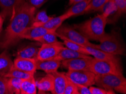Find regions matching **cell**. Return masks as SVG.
Listing matches in <instances>:
<instances>
[{"label": "cell", "instance_id": "obj_22", "mask_svg": "<svg viewBox=\"0 0 126 94\" xmlns=\"http://www.w3.org/2000/svg\"><path fill=\"white\" fill-rule=\"evenodd\" d=\"M20 94H33L37 93L36 82L34 77L22 80L20 86Z\"/></svg>", "mask_w": 126, "mask_h": 94}, {"label": "cell", "instance_id": "obj_18", "mask_svg": "<svg viewBox=\"0 0 126 94\" xmlns=\"http://www.w3.org/2000/svg\"><path fill=\"white\" fill-rule=\"evenodd\" d=\"M56 57L62 61L63 60L76 58H89V57H91V56L64 47L60 51V53Z\"/></svg>", "mask_w": 126, "mask_h": 94}, {"label": "cell", "instance_id": "obj_11", "mask_svg": "<svg viewBox=\"0 0 126 94\" xmlns=\"http://www.w3.org/2000/svg\"><path fill=\"white\" fill-rule=\"evenodd\" d=\"M36 59H26L16 57L14 62V67L17 69L35 74L36 71Z\"/></svg>", "mask_w": 126, "mask_h": 94}, {"label": "cell", "instance_id": "obj_10", "mask_svg": "<svg viewBox=\"0 0 126 94\" xmlns=\"http://www.w3.org/2000/svg\"><path fill=\"white\" fill-rule=\"evenodd\" d=\"M26 0H0V13L4 19H11L16 9Z\"/></svg>", "mask_w": 126, "mask_h": 94}, {"label": "cell", "instance_id": "obj_27", "mask_svg": "<svg viewBox=\"0 0 126 94\" xmlns=\"http://www.w3.org/2000/svg\"><path fill=\"white\" fill-rule=\"evenodd\" d=\"M108 0H91L85 10V13L100 11Z\"/></svg>", "mask_w": 126, "mask_h": 94}, {"label": "cell", "instance_id": "obj_3", "mask_svg": "<svg viewBox=\"0 0 126 94\" xmlns=\"http://www.w3.org/2000/svg\"><path fill=\"white\" fill-rule=\"evenodd\" d=\"M95 85L105 90H111L123 94H126V79L123 74L96 75Z\"/></svg>", "mask_w": 126, "mask_h": 94}, {"label": "cell", "instance_id": "obj_5", "mask_svg": "<svg viewBox=\"0 0 126 94\" xmlns=\"http://www.w3.org/2000/svg\"><path fill=\"white\" fill-rule=\"evenodd\" d=\"M89 70L96 75L123 74V69L119 59L117 60H97L92 57Z\"/></svg>", "mask_w": 126, "mask_h": 94}, {"label": "cell", "instance_id": "obj_20", "mask_svg": "<svg viewBox=\"0 0 126 94\" xmlns=\"http://www.w3.org/2000/svg\"><path fill=\"white\" fill-rule=\"evenodd\" d=\"M90 1L91 0H86L73 4L65 13L69 18L74 16H79L85 14V9Z\"/></svg>", "mask_w": 126, "mask_h": 94}, {"label": "cell", "instance_id": "obj_42", "mask_svg": "<svg viewBox=\"0 0 126 94\" xmlns=\"http://www.w3.org/2000/svg\"><path fill=\"white\" fill-rule=\"evenodd\" d=\"M37 94V93H36V94Z\"/></svg>", "mask_w": 126, "mask_h": 94}, {"label": "cell", "instance_id": "obj_17", "mask_svg": "<svg viewBox=\"0 0 126 94\" xmlns=\"http://www.w3.org/2000/svg\"><path fill=\"white\" fill-rule=\"evenodd\" d=\"M39 48L36 45H28L19 49L16 51V56L26 59H36Z\"/></svg>", "mask_w": 126, "mask_h": 94}, {"label": "cell", "instance_id": "obj_16", "mask_svg": "<svg viewBox=\"0 0 126 94\" xmlns=\"http://www.w3.org/2000/svg\"><path fill=\"white\" fill-rule=\"evenodd\" d=\"M14 66V62L7 50L0 54V77H4Z\"/></svg>", "mask_w": 126, "mask_h": 94}, {"label": "cell", "instance_id": "obj_7", "mask_svg": "<svg viewBox=\"0 0 126 94\" xmlns=\"http://www.w3.org/2000/svg\"><path fill=\"white\" fill-rule=\"evenodd\" d=\"M67 78L76 85L90 87L95 85L96 74L89 70H68Z\"/></svg>", "mask_w": 126, "mask_h": 94}, {"label": "cell", "instance_id": "obj_23", "mask_svg": "<svg viewBox=\"0 0 126 94\" xmlns=\"http://www.w3.org/2000/svg\"><path fill=\"white\" fill-rule=\"evenodd\" d=\"M22 80L7 78V88L9 94H20V86Z\"/></svg>", "mask_w": 126, "mask_h": 94}, {"label": "cell", "instance_id": "obj_36", "mask_svg": "<svg viewBox=\"0 0 126 94\" xmlns=\"http://www.w3.org/2000/svg\"><path fill=\"white\" fill-rule=\"evenodd\" d=\"M5 19L3 18L2 15L0 14V33L2 30V27H3V22H4Z\"/></svg>", "mask_w": 126, "mask_h": 94}, {"label": "cell", "instance_id": "obj_1", "mask_svg": "<svg viewBox=\"0 0 126 94\" xmlns=\"http://www.w3.org/2000/svg\"><path fill=\"white\" fill-rule=\"evenodd\" d=\"M36 10L26 1L16 9L0 41V49H7L19 41L23 32L33 24Z\"/></svg>", "mask_w": 126, "mask_h": 94}, {"label": "cell", "instance_id": "obj_37", "mask_svg": "<svg viewBox=\"0 0 126 94\" xmlns=\"http://www.w3.org/2000/svg\"><path fill=\"white\" fill-rule=\"evenodd\" d=\"M84 1H86V0H69V5H72L76 3Z\"/></svg>", "mask_w": 126, "mask_h": 94}, {"label": "cell", "instance_id": "obj_12", "mask_svg": "<svg viewBox=\"0 0 126 94\" xmlns=\"http://www.w3.org/2000/svg\"><path fill=\"white\" fill-rule=\"evenodd\" d=\"M37 60V59H36ZM61 61L56 57L45 60H36V69L45 72L47 74H51L57 72L60 67Z\"/></svg>", "mask_w": 126, "mask_h": 94}, {"label": "cell", "instance_id": "obj_21", "mask_svg": "<svg viewBox=\"0 0 126 94\" xmlns=\"http://www.w3.org/2000/svg\"><path fill=\"white\" fill-rule=\"evenodd\" d=\"M37 89L40 91L51 92L54 86V77L52 74H47L39 81L36 82Z\"/></svg>", "mask_w": 126, "mask_h": 94}, {"label": "cell", "instance_id": "obj_28", "mask_svg": "<svg viewBox=\"0 0 126 94\" xmlns=\"http://www.w3.org/2000/svg\"><path fill=\"white\" fill-rule=\"evenodd\" d=\"M63 45L65 46L66 48L68 49L71 50L75 51L76 52H79L83 54L89 55V53H88L87 50L85 49L84 46H83L79 44L67 40H63ZM90 56V55H89Z\"/></svg>", "mask_w": 126, "mask_h": 94}, {"label": "cell", "instance_id": "obj_2", "mask_svg": "<svg viewBox=\"0 0 126 94\" xmlns=\"http://www.w3.org/2000/svg\"><path fill=\"white\" fill-rule=\"evenodd\" d=\"M108 19L101 14L80 24L74 25V28L87 40L99 41L105 34Z\"/></svg>", "mask_w": 126, "mask_h": 94}, {"label": "cell", "instance_id": "obj_24", "mask_svg": "<svg viewBox=\"0 0 126 94\" xmlns=\"http://www.w3.org/2000/svg\"><path fill=\"white\" fill-rule=\"evenodd\" d=\"M116 6V11L113 14V17L108 20V23H114L118 20L122 15L126 13V0H115Z\"/></svg>", "mask_w": 126, "mask_h": 94}, {"label": "cell", "instance_id": "obj_41", "mask_svg": "<svg viewBox=\"0 0 126 94\" xmlns=\"http://www.w3.org/2000/svg\"><path fill=\"white\" fill-rule=\"evenodd\" d=\"M75 94H79V92H78V91L77 93H76Z\"/></svg>", "mask_w": 126, "mask_h": 94}, {"label": "cell", "instance_id": "obj_19", "mask_svg": "<svg viewBox=\"0 0 126 94\" xmlns=\"http://www.w3.org/2000/svg\"><path fill=\"white\" fill-rule=\"evenodd\" d=\"M85 48L90 56H94V58L97 60H117L119 59L117 55L110 54L101 50L89 46H85Z\"/></svg>", "mask_w": 126, "mask_h": 94}, {"label": "cell", "instance_id": "obj_4", "mask_svg": "<svg viewBox=\"0 0 126 94\" xmlns=\"http://www.w3.org/2000/svg\"><path fill=\"white\" fill-rule=\"evenodd\" d=\"M100 44L96 45V49L114 55H122L125 53V47L119 34L114 30L110 33H105L99 41Z\"/></svg>", "mask_w": 126, "mask_h": 94}, {"label": "cell", "instance_id": "obj_38", "mask_svg": "<svg viewBox=\"0 0 126 94\" xmlns=\"http://www.w3.org/2000/svg\"><path fill=\"white\" fill-rule=\"evenodd\" d=\"M106 92H107V94H116L115 93H114V91H112L111 90H106Z\"/></svg>", "mask_w": 126, "mask_h": 94}, {"label": "cell", "instance_id": "obj_33", "mask_svg": "<svg viewBox=\"0 0 126 94\" xmlns=\"http://www.w3.org/2000/svg\"><path fill=\"white\" fill-rule=\"evenodd\" d=\"M47 0H27L26 2L36 9L39 8Z\"/></svg>", "mask_w": 126, "mask_h": 94}, {"label": "cell", "instance_id": "obj_32", "mask_svg": "<svg viewBox=\"0 0 126 94\" xmlns=\"http://www.w3.org/2000/svg\"><path fill=\"white\" fill-rule=\"evenodd\" d=\"M7 78L0 77V94H9L7 88Z\"/></svg>", "mask_w": 126, "mask_h": 94}, {"label": "cell", "instance_id": "obj_8", "mask_svg": "<svg viewBox=\"0 0 126 94\" xmlns=\"http://www.w3.org/2000/svg\"><path fill=\"white\" fill-rule=\"evenodd\" d=\"M64 47L63 43L58 41L51 44H41L36 59L38 60H45L54 58Z\"/></svg>", "mask_w": 126, "mask_h": 94}, {"label": "cell", "instance_id": "obj_9", "mask_svg": "<svg viewBox=\"0 0 126 94\" xmlns=\"http://www.w3.org/2000/svg\"><path fill=\"white\" fill-rule=\"evenodd\" d=\"M89 58H76L63 60L61 64L63 68L68 70H89L91 61ZM90 71V70H89Z\"/></svg>", "mask_w": 126, "mask_h": 94}, {"label": "cell", "instance_id": "obj_35", "mask_svg": "<svg viewBox=\"0 0 126 94\" xmlns=\"http://www.w3.org/2000/svg\"><path fill=\"white\" fill-rule=\"evenodd\" d=\"M78 88V91L80 94H92L89 88L87 86L76 85Z\"/></svg>", "mask_w": 126, "mask_h": 94}, {"label": "cell", "instance_id": "obj_39", "mask_svg": "<svg viewBox=\"0 0 126 94\" xmlns=\"http://www.w3.org/2000/svg\"><path fill=\"white\" fill-rule=\"evenodd\" d=\"M37 94H46V92L43 91H40V90H39V91H38Z\"/></svg>", "mask_w": 126, "mask_h": 94}, {"label": "cell", "instance_id": "obj_30", "mask_svg": "<svg viewBox=\"0 0 126 94\" xmlns=\"http://www.w3.org/2000/svg\"><path fill=\"white\" fill-rule=\"evenodd\" d=\"M52 18V17L49 16L47 15V13L45 11H40L36 14V16L34 17L33 23H44L47 22Z\"/></svg>", "mask_w": 126, "mask_h": 94}, {"label": "cell", "instance_id": "obj_13", "mask_svg": "<svg viewBox=\"0 0 126 94\" xmlns=\"http://www.w3.org/2000/svg\"><path fill=\"white\" fill-rule=\"evenodd\" d=\"M49 32H55L52 30L47 29L42 27H33L27 28L23 33L20 36V40L28 39L31 40H35L41 37L44 34Z\"/></svg>", "mask_w": 126, "mask_h": 94}, {"label": "cell", "instance_id": "obj_26", "mask_svg": "<svg viewBox=\"0 0 126 94\" xmlns=\"http://www.w3.org/2000/svg\"><path fill=\"white\" fill-rule=\"evenodd\" d=\"M100 11L101 14H104L108 18L110 15L115 14L116 11V6L115 0H108Z\"/></svg>", "mask_w": 126, "mask_h": 94}, {"label": "cell", "instance_id": "obj_29", "mask_svg": "<svg viewBox=\"0 0 126 94\" xmlns=\"http://www.w3.org/2000/svg\"><path fill=\"white\" fill-rule=\"evenodd\" d=\"M35 41L41 44H51L58 42V40L55 32H49L37 38Z\"/></svg>", "mask_w": 126, "mask_h": 94}, {"label": "cell", "instance_id": "obj_14", "mask_svg": "<svg viewBox=\"0 0 126 94\" xmlns=\"http://www.w3.org/2000/svg\"><path fill=\"white\" fill-rule=\"evenodd\" d=\"M67 15L65 13L61 16L57 17H52V18L47 22L44 23H33L32 26L33 27H42L47 29L56 32V30L62 24L63 22L66 19H68Z\"/></svg>", "mask_w": 126, "mask_h": 94}, {"label": "cell", "instance_id": "obj_6", "mask_svg": "<svg viewBox=\"0 0 126 94\" xmlns=\"http://www.w3.org/2000/svg\"><path fill=\"white\" fill-rule=\"evenodd\" d=\"M55 34L57 37H60L62 40H67L83 46H89L96 49V44L91 43L73 27L68 25H61L56 30Z\"/></svg>", "mask_w": 126, "mask_h": 94}, {"label": "cell", "instance_id": "obj_31", "mask_svg": "<svg viewBox=\"0 0 126 94\" xmlns=\"http://www.w3.org/2000/svg\"><path fill=\"white\" fill-rule=\"evenodd\" d=\"M78 92V88L76 84L71 81L67 78L66 86L63 94H75Z\"/></svg>", "mask_w": 126, "mask_h": 94}, {"label": "cell", "instance_id": "obj_15", "mask_svg": "<svg viewBox=\"0 0 126 94\" xmlns=\"http://www.w3.org/2000/svg\"><path fill=\"white\" fill-rule=\"evenodd\" d=\"M51 74L54 77V86L51 93L53 94H63L67 81L65 73L57 71Z\"/></svg>", "mask_w": 126, "mask_h": 94}, {"label": "cell", "instance_id": "obj_25", "mask_svg": "<svg viewBox=\"0 0 126 94\" xmlns=\"http://www.w3.org/2000/svg\"><path fill=\"white\" fill-rule=\"evenodd\" d=\"M4 77L6 78H14L23 80L33 77L34 74L17 69L13 67Z\"/></svg>", "mask_w": 126, "mask_h": 94}, {"label": "cell", "instance_id": "obj_34", "mask_svg": "<svg viewBox=\"0 0 126 94\" xmlns=\"http://www.w3.org/2000/svg\"><path fill=\"white\" fill-rule=\"evenodd\" d=\"M89 88L91 90L92 94H107L106 90L102 88L93 87V86H90Z\"/></svg>", "mask_w": 126, "mask_h": 94}, {"label": "cell", "instance_id": "obj_40", "mask_svg": "<svg viewBox=\"0 0 126 94\" xmlns=\"http://www.w3.org/2000/svg\"><path fill=\"white\" fill-rule=\"evenodd\" d=\"M46 94H53L52 93H46Z\"/></svg>", "mask_w": 126, "mask_h": 94}]
</instances>
